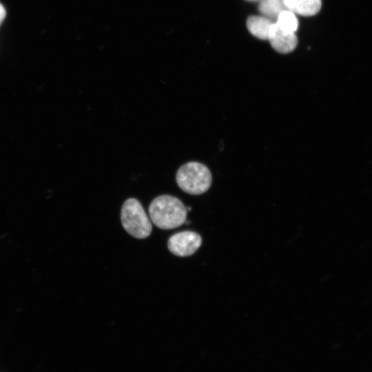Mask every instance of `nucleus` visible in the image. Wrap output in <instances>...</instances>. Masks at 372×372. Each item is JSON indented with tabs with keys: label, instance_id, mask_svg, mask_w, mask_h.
Masks as SVG:
<instances>
[{
	"label": "nucleus",
	"instance_id": "423d86ee",
	"mask_svg": "<svg viewBox=\"0 0 372 372\" xmlns=\"http://www.w3.org/2000/svg\"><path fill=\"white\" fill-rule=\"evenodd\" d=\"M287 10L304 17L316 14L320 10L321 0H283Z\"/></svg>",
	"mask_w": 372,
	"mask_h": 372
},
{
	"label": "nucleus",
	"instance_id": "1a4fd4ad",
	"mask_svg": "<svg viewBox=\"0 0 372 372\" xmlns=\"http://www.w3.org/2000/svg\"><path fill=\"white\" fill-rule=\"evenodd\" d=\"M275 23L283 31L295 33L298 28V20L296 14L285 10L277 17Z\"/></svg>",
	"mask_w": 372,
	"mask_h": 372
},
{
	"label": "nucleus",
	"instance_id": "f03ea898",
	"mask_svg": "<svg viewBox=\"0 0 372 372\" xmlns=\"http://www.w3.org/2000/svg\"><path fill=\"white\" fill-rule=\"evenodd\" d=\"M212 177L209 168L196 161L188 162L179 167L176 174L178 186L185 192L198 195L207 192Z\"/></svg>",
	"mask_w": 372,
	"mask_h": 372
},
{
	"label": "nucleus",
	"instance_id": "6e6552de",
	"mask_svg": "<svg viewBox=\"0 0 372 372\" xmlns=\"http://www.w3.org/2000/svg\"><path fill=\"white\" fill-rule=\"evenodd\" d=\"M258 10L264 17L276 20L280 12L287 8L283 0H260Z\"/></svg>",
	"mask_w": 372,
	"mask_h": 372
},
{
	"label": "nucleus",
	"instance_id": "39448f33",
	"mask_svg": "<svg viewBox=\"0 0 372 372\" xmlns=\"http://www.w3.org/2000/svg\"><path fill=\"white\" fill-rule=\"evenodd\" d=\"M268 40L272 48L282 54L292 52L298 44L295 33L283 31L275 23L271 26Z\"/></svg>",
	"mask_w": 372,
	"mask_h": 372
},
{
	"label": "nucleus",
	"instance_id": "9d476101",
	"mask_svg": "<svg viewBox=\"0 0 372 372\" xmlns=\"http://www.w3.org/2000/svg\"><path fill=\"white\" fill-rule=\"evenodd\" d=\"M6 14V10L4 7L2 6V4L0 3V24L5 19Z\"/></svg>",
	"mask_w": 372,
	"mask_h": 372
},
{
	"label": "nucleus",
	"instance_id": "9b49d317",
	"mask_svg": "<svg viewBox=\"0 0 372 372\" xmlns=\"http://www.w3.org/2000/svg\"><path fill=\"white\" fill-rule=\"evenodd\" d=\"M247 1H256V0H247Z\"/></svg>",
	"mask_w": 372,
	"mask_h": 372
},
{
	"label": "nucleus",
	"instance_id": "0eeeda50",
	"mask_svg": "<svg viewBox=\"0 0 372 372\" xmlns=\"http://www.w3.org/2000/svg\"><path fill=\"white\" fill-rule=\"evenodd\" d=\"M273 20L261 16H251L247 21V27L250 33L258 39H268Z\"/></svg>",
	"mask_w": 372,
	"mask_h": 372
},
{
	"label": "nucleus",
	"instance_id": "20e7f679",
	"mask_svg": "<svg viewBox=\"0 0 372 372\" xmlns=\"http://www.w3.org/2000/svg\"><path fill=\"white\" fill-rule=\"evenodd\" d=\"M202 244L200 236L192 231H184L172 235L168 240L169 250L180 257L189 256L194 254Z\"/></svg>",
	"mask_w": 372,
	"mask_h": 372
},
{
	"label": "nucleus",
	"instance_id": "f257e3e1",
	"mask_svg": "<svg viewBox=\"0 0 372 372\" xmlns=\"http://www.w3.org/2000/svg\"><path fill=\"white\" fill-rule=\"evenodd\" d=\"M149 214L157 227L172 229L185 223L187 209L180 199L165 194L153 199L149 206Z\"/></svg>",
	"mask_w": 372,
	"mask_h": 372
},
{
	"label": "nucleus",
	"instance_id": "7ed1b4c3",
	"mask_svg": "<svg viewBox=\"0 0 372 372\" xmlns=\"http://www.w3.org/2000/svg\"><path fill=\"white\" fill-rule=\"evenodd\" d=\"M121 220L125 230L136 238H145L152 232L151 221L141 203L134 198H130L124 202Z\"/></svg>",
	"mask_w": 372,
	"mask_h": 372
}]
</instances>
